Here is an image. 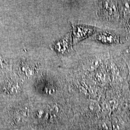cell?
Masks as SVG:
<instances>
[{"label": "cell", "mask_w": 130, "mask_h": 130, "mask_svg": "<svg viewBox=\"0 0 130 130\" xmlns=\"http://www.w3.org/2000/svg\"><path fill=\"white\" fill-rule=\"evenodd\" d=\"M93 28L82 25L75 26L73 27V40L74 43L87 37L94 32Z\"/></svg>", "instance_id": "1"}, {"label": "cell", "mask_w": 130, "mask_h": 130, "mask_svg": "<svg viewBox=\"0 0 130 130\" xmlns=\"http://www.w3.org/2000/svg\"><path fill=\"white\" fill-rule=\"evenodd\" d=\"M96 39L99 41L107 43H111L116 41L115 36L109 32L101 33L96 36Z\"/></svg>", "instance_id": "2"}, {"label": "cell", "mask_w": 130, "mask_h": 130, "mask_svg": "<svg viewBox=\"0 0 130 130\" xmlns=\"http://www.w3.org/2000/svg\"><path fill=\"white\" fill-rule=\"evenodd\" d=\"M89 107L92 111H93V112H95L99 111L100 109L99 105L97 103L94 102H93L90 104Z\"/></svg>", "instance_id": "3"}, {"label": "cell", "mask_w": 130, "mask_h": 130, "mask_svg": "<svg viewBox=\"0 0 130 130\" xmlns=\"http://www.w3.org/2000/svg\"><path fill=\"white\" fill-rule=\"evenodd\" d=\"M126 53L127 54L130 55V47L129 48H127V49L126 50Z\"/></svg>", "instance_id": "4"}]
</instances>
